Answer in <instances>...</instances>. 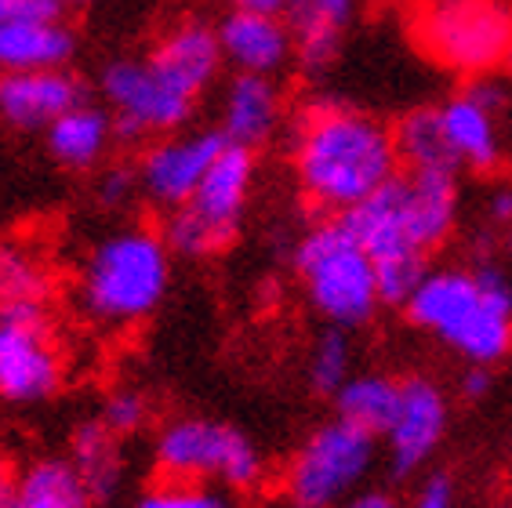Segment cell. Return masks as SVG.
<instances>
[{"label": "cell", "instance_id": "31", "mask_svg": "<svg viewBox=\"0 0 512 508\" xmlns=\"http://www.w3.org/2000/svg\"><path fill=\"white\" fill-rule=\"evenodd\" d=\"M40 15H62L51 0H0V26L22 19H40Z\"/></svg>", "mask_w": 512, "mask_h": 508}, {"label": "cell", "instance_id": "30", "mask_svg": "<svg viewBox=\"0 0 512 508\" xmlns=\"http://www.w3.org/2000/svg\"><path fill=\"white\" fill-rule=\"evenodd\" d=\"M411 508H458L454 479L444 476V472H429V476L418 483V490H414Z\"/></svg>", "mask_w": 512, "mask_h": 508}, {"label": "cell", "instance_id": "9", "mask_svg": "<svg viewBox=\"0 0 512 508\" xmlns=\"http://www.w3.org/2000/svg\"><path fill=\"white\" fill-rule=\"evenodd\" d=\"M153 465L164 479L226 483L255 490L266 476V458L244 432L218 418H175L153 440Z\"/></svg>", "mask_w": 512, "mask_h": 508}, {"label": "cell", "instance_id": "32", "mask_svg": "<svg viewBox=\"0 0 512 508\" xmlns=\"http://www.w3.org/2000/svg\"><path fill=\"white\" fill-rule=\"evenodd\" d=\"M494 378H491V367H480V363H469V371H462V381H458V389H462V400L476 403L483 400L487 392H491Z\"/></svg>", "mask_w": 512, "mask_h": 508}, {"label": "cell", "instance_id": "16", "mask_svg": "<svg viewBox=\"0 0 512 508\" xmlns=\"http://www.w3.org/2000/svg\"><path fill=\"white\" fill-rule=\"evenodd\" d=\"M80 98H88V91L69 66L0 73V124L15 135H40Z\"/></svg>", "mask_w": 512, "mask_h": 508}, {"label": "cell", "instance_id": "12", "mask_svg": "<svg viewBox=\"0 0 512 508\" xmlns=\"http://www.w3.org/2000/svg\"><path fill=\"white\" fill-rule=\"evenodd\" d=\"M222 146H226V138L218 127H178L168 135L149 138V146L142 149L135 164L142 200L160 211L182 207L197 193L200 178L215 164Z\"/></svg>", "mask_w": 512, "mask_h": 508}, {"label": "cell", "instance_id": "38", "mask_svg": "<svg viewBox=\"0 0 512 508\" xmlns=\"http://www.w3.org/2000/svg\"><path fill=\"white\" fill-rule=\"evenodd\" d=\"M505 69H512V48H509V59H505Z\"/></svg>", "mask_w": 512, "mask_h": 508}, {"label": "cell", "instance_id": "29", "mask_svg": "<svg viewBox=\"0 0 512 508\" xmlns=\"http://www.w3.org/2000/svg\"><path fill=\"white\" fill-rule=\"evenodd\" d=\"M138 171L135 164H106L95 178V200L102 211H124L138 200Z\"/></svg>", "mask_w": 512, "mask_h": 508}, {"label": "cell", "instance_id": "11", "mask_svg": "<svg viewBox=\"0 0 512 508\" xmlns=\"http://www.w3.org/2000/svg\"><path fill=\"white\" fill-rule=\"evenodd\" d=\"M505 106L509 91L494 80V73L462 80V88L440 102L447 146L462 171L491 178L505 167Z\"/></svg>", "mask_w": 512, "mask_h": 508}, {"label": "cell", "instance_id": "13", "mask_svg": "<svg viewBox=\"0 0 512 508\" xmlns=\"http://www.w3.org/2000/svg\"><path fill=\"white\" fill-rule=\"evenodd\" d=\"M447 429H451V400L433 378H414L400 381V403L382 432L385 447H389V465L400 479L422 472L433 454L444 447Z\"/></svg>", "mask_w": 512, "mask_h": 508}, {"label": "cell", "instance_id": "34", "mask_svg": "<svg viewBox=\"0 0 512 508\" xmlns=\"http://www.w3.org/2000/svg\"><path fill=\"white\" fill-rule=\"evenodd\" d=\"M338 508H404V505H400L389 490H364L360 487L356 494H349Z\"/></svg>", "mask_w": 512, "mask_h": 508}, {"label": "cell", "instance_id": "10", "mask_svg": "<svg viewBox=\"0 0 512 508\" xmlns=\"http://www.w3.org/2000/svg\"><path fill=\"white\" fill-rule=\"evenodd\" d=\"M66 374L62 345L44 302L0 309V400L33 407L55 396Z\"/></svg>", "mask_w": 512, "mask_h": 508}, {"label": "cell", "instance_id": "3", "mask_svg": "<svg viewBox=\"0 0 512 508\" xmlns=\"http://www.w3.org/2000/svg\"><path fill=\"white\" fill-rule=\"evenodd\" d=\"M404 313L465 363L494 367L512 352V280L494 262L429 265Z\"/></svg>", "mask_w": 512, "mask_h": 508}, {"label": "cell", "instance_id": "36", "mask_svg": "<svg viewBox=\"0 0 512 508\" xmlns=\"http://www.w3.org/2000/svg\"><path fill=\"white\" fill-rule=\"evenodd\" d=\"M0 508H15V476L0 461Z\"/></svg>", "mask_w": 512, "mask_h": 508}, {"label": "cell", "instance_id": "19", "mask_svg": "<svg viewBox=\"0 0 512 508\" xmlns=\"http://www.w3.org/2000/svg\"><path fill=\"white\" fill-rule=\"evenodd\" d=\"M360 0H291L287 22L295 30V62L309 77H324L342 55V33L356 19Z\"/></svg>", "mask_w": 512, "mask_h": 508}, {"label": "cell", "instance_id": "21", "mask_svg": "<svg viewBox=\"0 0 512 508\" xmlns=\"http://www.w3.org/2000/svg\"><path fill=\"white\" fill-rule=\"evenodd\" d=\"M120 436L109 432L99 418L84 421L73 432V443H69V461L73 469L80 472V479L88 483L91 498L109 501L120 490V479H124V458H120Z\"/></svg>", "mask_w": 512, "mask_h": 508}, {"label": "cell", "instance_id": "8", "mask_svg": "<svg viewBox=\"0 0 512 508\" xmlns=\"http://www.w3.org/2000/svg\"><path fill=\"white\" fill-rule=\"evenodd\" d=\"M378 465V436L353 421L331 418L298 443L280 479L287 508H338L364 487Z\"/></svg>", "mask_w": 512, "mask_h": 508}, {"label": "cell", "instance_id": "7", "mask_svg": "<svg viewBox=\"0 0 512 508\" xmlns=\"http://www.w3.org/2000/svg\"><path fill=\"white\" fill-rule=\"evenodd\" d=\"M258 178L255 149L226 142L200 178L197 193L175 211H164V240L178 258H211L237 240Z\"/></svg>", "mask_w": 512, "mask_h": 508}, {"label": "cell", "instance_id": "27", "mask_svg": "<svg viewBox=\"0 0 512 508\" xmlns=\"http://www.w3.org/2000/svg\"><path fill=\"white\" fill-rule=\"evenodd\" d=\"M135 508H229V501L211 490L207 483H189V479H164L160 487L146 490L135 501Z\"/></svg>", "mask_w": 512, "mask_h": 508}, {"label": "cell", "instance_id": "35", "mask_svg": "<svg viewBox=\"0 0 512 508\" xmlns=\"http://www.w3.org/2000/svg\"><path fill=\"white\" fill-rule=\"evenodd\" d=\"M229 8H244V11H273V15H287L291 0H229Z\"/></svg>", "mask_w": 512, "mask_h": 508}, {"label": "cell", "instance_id": "22", "mask_svg": "<svg viewBox=\"0 0 512 508\" xmlns=\"http://www.w3.org/2000/svg\"><path fill=\"white\" fill-rule=\"evenodd\" d=\"M88 483L69 458H40L15 479V508H91Z\"/></svg>", "mask_w": 512, "mask_h": 508}, {"label": "cell", "instance_id": "28", "mask_svg": "<svg viewBox=\"0 0 512 508\" xmlns=\"http://www.w3.org/2000/svg\"><path fill=\"white\" fill-rule=\"evenodd\" d=\"M146 418H149L146 396H142L138 389H113L99 411V421L109 432H117V436L138 432L142 425H146Z\"/></svg>", "mask_w": 512, "mask_h": 508}, {"label": "cell", "instance_id": "33", "mask_svg": "<svg viewBox=\"0 0 512 508\" xmlns=\"http://www.w3.org/2000/svg\"><path fill=\"white\" fill-rule=\"evenodd\" d=\"M483 211H487V218H491L494 225H505V229H509L512 225V186H494L491 193H487Z\"/></svg>", "mask_w": 512, "mask_h": 508}, {"label": "cell", "instance_id": "17", "mask_svg": "<svg viewBox=\"0 0 512 508\" xmlns=\"http://www.w3.org/2000/svg\"><path fill=\"white\" fill-rule=\"evenodd\" d=\"M284 127V91L276 77L233 73L218 98V131L226 142L244 149L269 146Z\"/></svg>", "mask_w": 512, "mask_h": 508}, {"label": "cell", "instance_id": "15", "mask_svg": "<svg viewBox=\"0 0 512 508\" xmlns=\"http://www.w3.org/2000/svg\"><path fill=\"white\" fill-rule=\"evenodd\" d=\"M215 33L222 59L233 73L280 77L295 62V30H291L287 15L229 8L215 22Z\"/></svg>", "mask_w": 512, "mask_h": 508}, {"label": "cell", "instance_id": "4", "mask_svg": "<svg viewBox=\"0 0 512 508\" xmlns=\"http://www.w3.org/2000/svg\"><path fill=\"white\" fill-rule=\"evenodd\" d=\"M171 254L164 233L149 225H117L88 247L77 276V302L106 331L138 327L157 313L171 291Z\"/></svg>", "mask_w": 512, "mask_h": 508}, {"label": "cell", "instance_id": "20", "mask_svg": "<svg viewBox=\"0 0 512 508\" xmlns=\"http://www.w3.org/2000/svg\"><path fill=\"white\" fill-rule=\"evenodd\" d=\"M77 59V30L62 15H40L0 26V73L62 69Z\"/></svg>", "mask_w": 512, "mask_h": 508}, {"label": "cell", "instance_id": "23", "mask_svg": "<svg viewBox=\"0 0 512 508\" xmlns=\"http://www.w3.org/2000/svg\"><path fill=\"white\" fill-rule=\"evenodd\" d=\"M404 171H462L444 135L440 106H414L393 124Z\"/></svg>", "mask_w": 512, "mask_h": 508}, {"label": "cell", "instance_id": "1", "mask_svg": "<svg viewBox=\"0 0 512 508\" xmlns=\"http://www.w3.org/2000/svg\"><path fill=\"white\" fill-rule=\"evenodd\" d=\"M226 69L215 22L178 19L142 55H117L99 69L102 106L120 138L142 142L189 127L204 95Z\"/></svg>", "mask_w": 512, "mask_h": 508}, {"label": "cell", "instance_id": "2", "mask_svg": "<svg viewBox=\"0 0 512 508\" xmlns=\"http://www.w3.org/2000/svg\"><path fill=\"white\" fill-rule=\"evenodd\" d=\"M404 171L393 124L349 102H313L291 127V175L309 207L345 215Z\"/></svg>", "mask_w": 512, "mask_h": 508}, {"label": "cell", "instance_id": "5", "mask_svg": "<svg viewBox=\"0 0 512 508\" xmlns=\"http://www.w3.org/2000/svg\"><path fill=\"white\" fill-rule=\"evenodd\" d=\"M291 262H295L306 305L331 327L356 331V327H367L382 309L375 262L342 215L309 225L298 236Z\"/></svg>", "mask_w": 512, "mask_h": 508}, {"label": "cell", "instance_id": "39", "mask_svg": "<svg viewBox=\"0 0 512 508\" xmlns=\"http://www.w3.org/2000/svg\"><path fill=\"white\" fill-rule=\"evenodd\" d=\"M509 258H512V225H509Z\"/></svg>", "mask_w": 512, "mask_h": 508}, {"label": "cell", "instance_id": "18", "mask_svg": "<svg viewBox=\"0 0 512 508\" xmlns=\"http://www.w3.org/2000/svg\"><path fill=\"white\" fill-rule=\"evenodd\" d=\"M40 138H44V153L51 157V164L73 175H88L109 160V149L120 138V131L102 102L80 98L77 106H69L62 117L51 120L40 131Z\"/></svg>", "mask_w": 512, "mask_h": 508}, {"label": "cell", "instance_id": "25", "mask_svg": "<svg viewBox=\"0 0 512 508\" xmlns=\"http://www.w3.org/2000/svg\"><path fill=\"white\" fill-rule=\"evenodd\" d=\"M396 403H400V381L389 374H349L342 389L335 392L338 418L375 432L378 440L393 421Z\"/></svg>", "mask_w": 512, "mask_h": 508}, {"label": "cell", "instance_id": "26", "mask_svg": "<svg viewBox=\"0 0 512 508\" xmlns=\"http://www.w3.org/2000/svg\"><path fill=\"white\" fill-rule=\"evenodd\" d=\"M349 374H353V342H349V331L327 323L324 331L313 338V345H309V356H306L309 389L320 392V396H335Z\"/></svg>", "mask_w": 512, "mask_h": 508}, {"label": "cell", "instance_id": "24", "mask_svg": "<svg viewBox=\"0 0 512 508\" xmlns=\"http://www.w3.org/2000/svg\"><path fill=\"white\" fill-rule=\"evenodd\" d=\"M51 284V265L37 247L15 236H0V309L48 302Z\"/></svg>", "mask_w": 512, "mask_h": 508}, {"label": "cell", "instance_id": "37", "mask_svg": "<svg viewBox=\"0 0 512 508\" xmlns=\"http://www.w3.org/2000/svg\"><path fill=\"white\" fill-rule=\"evenodd\" d=\"M51 4H55L59 11H80V8H91L95 0H51Z\"/></svg>", "mask_w": 512, "mask_h": 508}, {"label": "cell", "instance_id": "6", "mask_svg": "<svg viewBox=\"0 0 512 508\" xmlns=\"http://www.w3.org/2000/svg\"><path fill=\"white\" fill-rule=\"evenodd\" d=\"M411 37L451 77H491L509 59L512 0H422L411 15Z\"/></svg>", "mask_w": 512, "mask_h": 508}, {"label": "cell", "instance_id": "14", "mask_svg": "<svg viewBox=\"0 0 512 508\" xmlns=\"http://www.w3.org/2000/svg\"><path fill=\"white\" fill-rule=\"evenodd\" d=\"M393 193L414 247H422L425 254L447 247L462 218L458 171H400L393 178Z\"/></svg>", "mask_w": 512, "mask_h": 508}]
</instances>
